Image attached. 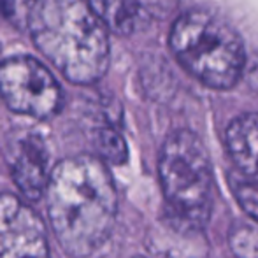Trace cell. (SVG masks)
<instances>
[{"label":"cell","instance_id":"cell-1","mask_svg":"<svg viewBox=\"0 0 258 258\" xmlns=\"http://www.w3.org/2000/svg\"><path fill=\"white\" fill-rule=\"evenodd\" d=\"M46 201L54 237L69 256H88L111 235L118 195L97 156L78 155L56 163L46 184Z\"/></svg>","mask_w":258,"mask_h":258},{"label":"cell","instance_id":"cell-2","mask_svg":"<svg viewBox=\"0 0 258 258\" xmlns=\"http://www.w3.org/2000/svg\"><path fill=\"white\" fill-rule=\"evenodd\" d=\"M28 25L35 46L69 81L90 85L105 74L107 28L86 0H35Z\"/></svg>","mask_w":258,"mask_h":258},{"label":"cell","instance_id":"cell-3","mask_svg":"<svg viewBox=\"0 0 258 258\" xmlns=\"http://www.w3.org/2000/svg\"><path fill=\"white\" fill-rule=\"evenodd\" d=\"M169 42L177 61L206 86L228 90L242 78L244 42L237 30L213 11L194 9L179 16Z\"/></svg>","mask_w":258,"mask_h":258},{"label":"cell","instance_id":"cell-4","mask_svg":"<svg viewBox=\"0 0 258 258\" xmlns=\"http://www.w3.org/2000/svg\"><path fill=\"white\" fill-rule=\"evenodd\" d=\"M158 174L169 213L204 228L213 207V167L206 144L190 130H176L160 151Z\"/></svg>","mask_w":258,"mask_h":258},{"label":"cell","instance_id":"cell-5","mask_svg":"<svg viewBox=\"0 0 258 258\" xmlns=\"http://www.w3.org/2000/svg\"><path fill=\"white\" fill-rule=\"evenodd\" d=\"M0 95L11 111L37 119L51 118L61 107L60 85L32 56L0 61Z\"/></svg>","mask_w":258,"mask_h":258},{"label":"cell","instance_id":"cell-6","mask_svg":"<svg viewBox=\"0 0 258 258\" xmlns=\"http://www.w3.org/2000/svg\"><path fill=\"white\" fill-rule=\"evenodd\" d=\"M0 258H51L41 218L11 194L0 195Z\"/></svg>","mask_w":258,"mask_h":258},{"label":"cell","instance_id":"cell-7","mask_svg":"<svg viewBox=\"0 0 258 258\" xmlns=\"http://www.w3.org/2000/svg\"><path fill=\"white\" fill-rule=\"evenodd\" d=\"M48 151L41 137L28 136L21 141L13 163V179L23 195L39 201L48 184Z\"/></svg>","mask_w":258,"mask_h":258},{"label":"cell","instance_id":"cell-8","mask_svg":"<svg viewBox=\"0 0 258 258\" xmlns=\"http://www.w3.org/2000/svg\"><path fill=\"white\" fill-rule=\"evenodd\" d=\"M153 237L158 239V248H153L158 258H207V241L202 228L172 213L162 221V228Z\"/></svg>","mask_w":258,"mask_h":258},{"label":"cell","instance_id":"cell-9","mask_svg":"<svg viewBox=\"0 0 258 258\" xmlns=\"http://www.w3.org/2000/svg\"><path fill=\"white\" fill-rule=\"evenodd\" d=\"M227 150L235 167L258 183V114H242L227 128Z\"/></svg>","mask_w":258,"mask_h":258},{"label":"cell","instance_id":"cell-10","mask_svg":"<svg viewBox=\"0 0 258 258\" xmlns=\"http://www.w3.org/2000/svg\"><path fill=\"white\" fill-rule=\"evenodd\" d=\"M88 4L104 27L118 35L134 34L146 21L139 0H88Z\"/></svg>","mask_w":258,"mask_h":258},{"label":"cell","instance_id":"cell-11","mask_svg":"<svg viewBox=\"0 0 258 258\" xmlns=\"http://www.w3.org/2000/svg\"><path fill=\"white\" fill-rule=\"evenodd\" d=\"M228 244L235 258H258V223L239 220L230 227Z\"/></svg>","mask_w":258,"mask_h":258},{"label":"cell","instance_id":"cell-12","mask_svg":"<svg viewBox=\"0 0 258 258\" xmlns=\"http://www.w3.org/2000/svg\"><path fill=\"white\" fill-rule=\"evenodd\" d=\"M95 146L100 156L109 163H114V165H121L128 158V148L126 143L114 128H100L95 136Z\"/></svg>","mask_w":258,"mask_h":258},{"label":"cell","instance_id":"cell-13","mask_svg":"<svg viewBox=\"0 0 258 258\" xmlns=\"http://www.w3.org/2000/svg\"><path fill=\"white\" fill-rule=\"evenodd\" d=\"M232 188H234V195L241 209L258 223V183L256 181H235Z\"/></svg>","mask_w":258,"mask_h":258},{"label":"cell","instance_id":"cell-14","mask_svg":"<svg viewBox=\"0 0 258 258\" xmlns=\"http://www.w3.org/2000/svg\"><path fill=\"white\" fill-rule=\"evenodd\" d=\"M139 4L146 11H151L155 14H165L172 9L176 0H139Z\"/></svg>","mask_w":258,"mask_h":258},{"label":"cell","instance_id":"cell-15","mask_svg":"<svg viewBox=\"0 0 258 258\" xmlns=\"http://www.w3.org/2000/svg\"><path fill=\"white\" fill-rule=\"evenodd\" d=\"M136 258H144V256H136Z\"/></svg>","mask_w":258,"mask_h":258}]
</instances>
